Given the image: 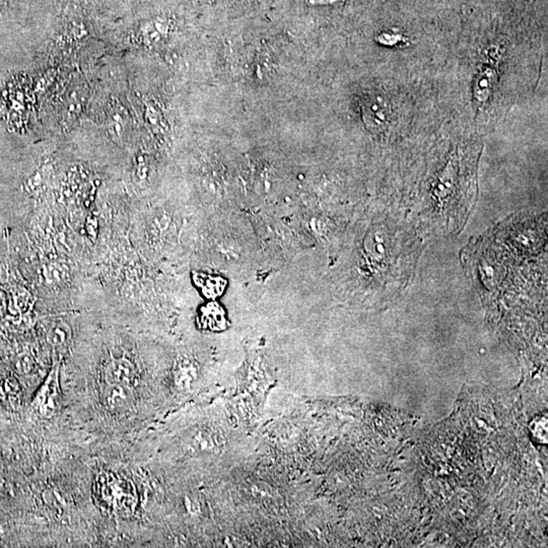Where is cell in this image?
<instances>
[{"label":"cell","mask_w":548,"mask_h":548,"mask_svg":"<svg viewBox=\"0 0 548 548\" xmlns=\"http://www.w3.org/2000/svg\"><path fill=\"white\" fill-rule=\"evenodd\" d=\"M58 389V366L54 367L51 370L50 375L45 382L44 385L41 388L38 396L36 397V403H37V410L40 411L42 415L47 417L53 413L54 408H55L56 394H57Z\"/></svg>","instance_id":"3957f363"},{"label":"cell","mask_w":548,"mask_h":548,"mask_svg":"<svg viewBox=\"0 0 548 548\" xmlns=\"http://www.w3.org/2000/svg\"><path fill=\"white\" fill-rule=\"evenodd\" d=\"M131 388L129 386L107 384L103 393V401L109 410H122L131 401Z\"/></svg>","instance_id":"277c9868"},{"label":"cell","mask_w":548,"mask_h":548,"mask_svg":"<svg viewBox=\"0 0 548 548\" xmlns=\"http://www.w3.org/2000/svg\"><path fill=\"white\" fill-rule=\"evenodd\" d=\"M105 381L107 384L131 386L136 379L134 363L127 359H113L105 368Z\"/></svg>","instance_id":"7a4b0ae2"},{"label":"cell","mask_w":548,"mask_h":548,"mask_svg":"<svg viewBox=\"0 0 548 548\" xmlns=\"http://www.w3.org/2000/svg\"><path fill=\"white\" fill-rule=\"evenodd\" d=\"M71 338V330L64 322L54 323L47 333V341L54 348H64L68 345Z\"/></svg>","instance_id":"5b68a950"},{"label":"cell","mask_w":548,"mask_h":548,"mask_svg":"<svg viewBox=\"0 0 548 548\" xmlns=\"http://www.w3.org/2000/svg\"><path fill=\"white\" fill-rule=\"evenodd\" d=\"M365 124L373 131H382L390 123V106L383 96L374 94L366 96L361 104Z\"/></svg>","instance_id":"6da1fadb"}]
</instances>
